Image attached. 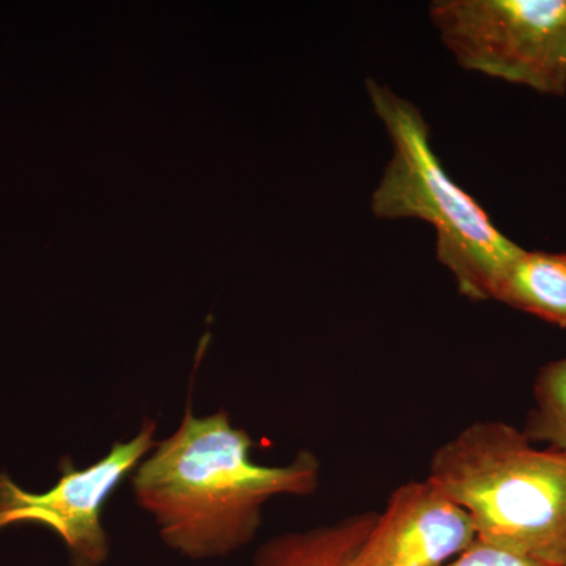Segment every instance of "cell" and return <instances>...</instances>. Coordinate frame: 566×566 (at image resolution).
I'll return each mask as SVG.
<instances>
[{"label":"cell","instance_id":"6da1fadb","mask_svg":"<svg viewBox=\"0 0 566 566\" xmlns=\"http://www.w3.org/2000/svg\"><path fill=\"white\" fill-rule=\"evenodd\" d=\"M255 447L226 409L193 415L189 394L177 430L129 476L134 501L155 520L164 545L191 560L232 556L251 545L271 499L316 493L322 464L314 452L264 465L252 458Z\"/></svg>","mask_w":566,"mask_h":566},{"label":"cell","instance_id":"7a4b0ae2","mask_svg":"<svg viewBox=\"0 0 566 566\" xmlns=\"http://www.w3.org/2000/svg\"><path fill=\"white\" fill-rule=\"evenodd\" d=\"M427 479L463 506L476 539L566 566V452L536 449L501 420H479L436 449Z\"/></svg>","mask_w":566,"mask_h":566},{"label":"cell","instance_id":"3957f363","mask_svg":"<svg viewBox=\"0 0 566 566\" xmlns=\"http://www.w3.org/2000/svg\"><path fill=\"white\" fill-rule=\"evenodd\" d=\"M365 87L392 144V158L371 196V211L382 221L430 223L438 260L455 277L458 292L471 301H494L499 283L524 249L447 175L419 107L378 81L367 80Z\"/></svg>","mask_w":566,"mask_h":566},{"label":"cell","instance_id":"277c9868","mask_svg":"<svg viewBox=\"0 0 566 566\" xmlns=\"http://www.w3.org/2000/svg\"><path fill=\"white\" fill-rule=\"evenodd\" d=\"M430 17L463 69L565 95L566 0H438Z\"/></svg>","mask_w":566,"mask_h":566},{"label":"cell","instance_id":"5b68a950","mask_svg":"<svg viewBox=\"0 0 566 566\" xmlns=\"http://www.w3.org/2000/svg\"><path fill=\"white\" fill-rule=\"evenodd\" d=\"M155 420L145 419L129 441H115L106 455L87 468L70 457L59 463L57 483L31 493L0 471V531L14 526L50 528L62 539L71 566H103L111 556L104 509L156 444Z\"/></svg>","mask_w":566,"mask_h":566},{"label":"cell","instance_id":"8992f818","mask_svg":"<svg viewBox=\"0 0 566 566\" xmlns=\"http://www.w3.org/2000/svg\"><path fill=\"white\" fill-rule=\"evenodd\" d=\"M476 542L468 512L430 480L395 488L349 566H446Z\"/></svg>","mask_w":566,"mask_h":566},{"label":"cell","instance_id":"52a82bcc","mask_svg":"<svg viewBox=\"0 0 566 566\" xmlns=\"http://www.w3.org/2000/svg\"><path fill=\"white\" fill-rule=\"evenodd\" d=\"M378 512H357L333 523L271 536L248 566H349Z\"/></svg>","mask_w":566,"mask_h":566},{"label":"cell","instance_id":"ba28073f","mask_svg":"<svg viewBox=\"0 0 566 566\" xmlns=\"http://www.w3.org/2000/svg\"><path fill=\"white\" fill-rule=\"evenodd\" d=\"M494 301L566 327V253L524 249L499 283Z\"/></svg>","mask_w":566,"mask_h":566},{"label":"cell","instance_id":"9c48e42d","mask_svg":"<svg viewBox=\"0 0 566 566\" xmlns=\"http://www.w3.org/2000/svg\"><path fill=\"white\" fill-rule=\"evenodd\" d=\"M535 408L523 433L531 442L566 452V357L545 365L536 376Z\"/></svg>","mask_w":566,"mask_h":566},{"label":"cell","instance_id":"30bf717a","mask_svg":"<svg viewBox=\"0 0 566 566\" xmlns=\"http://www.w3.org/2000/svg\"><path fill=\"white\" fill-rule=\"evenodd\" d=\"M446 566H545L528 560L526 557L516 556L509 551L486 545L476 539L474 545L469 546L464 553L453 558Z\"/></svg>","mask_w":566,"mask_h":566}]
</instances>
